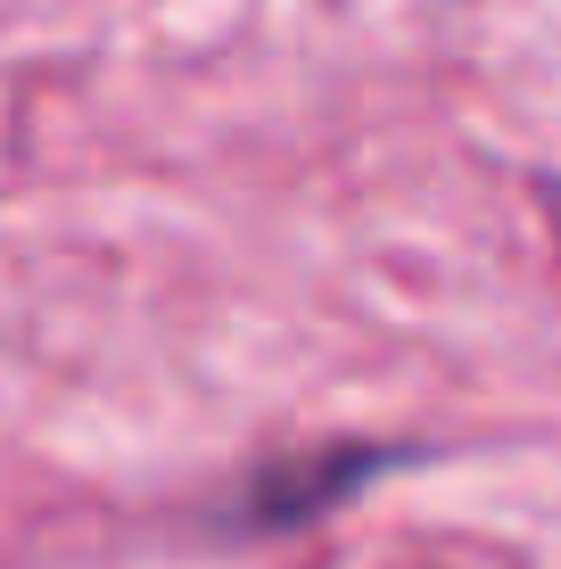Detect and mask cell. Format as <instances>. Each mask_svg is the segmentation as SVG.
Segmentation results:
<instances>
[{"label": "cell", "mask_w": 561, "mask_h": 569, "mask_svg": "<svg viewBox=\"0 0 561 569\" xmlns=\"http://www.w3.org/2000/svg\"><path fill=\"white\" fill-rule=\"evenodd\" d=\"M389 462H397V455H380V446H339V455L273 462V470L257 479V496H248V520H257V528H298V520H314V512H331V503H347L355 487H372Z\"/></svg>", "instance_id": "6da1fadb"}]
</instances>
